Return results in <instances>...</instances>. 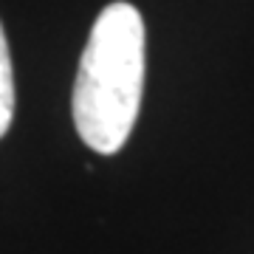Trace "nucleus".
<instances>
[{"mask_svg":"<svg viewBox=\"0 0 254 254\" xmlns=\"http://www.w3.org/2000/svg\"><path fill=\"white\" fill-rule=\"evenodd\" d=\"M144 91V20L130 3H110L96 17L73 82V125L102 155L119 153L136 125Z\"/></svg>","mask_w":254,"mask_h":254,"instance_id":"1","label":"nucleus"},{"mask_svg":"<svg viewBox=\"0 0 254 254\" xmlns=\"http://www.w3.org/2000/svg\"><path fill=\"white\" fill-rule=\"evenodd\" d=\"M11 119H14V73H11L9 43L0 26V138L9 133Z\"/></svg>","mask_w":254,"mask_h":254,"instance_id":"2","label":"nucleus"}]
</instances>
